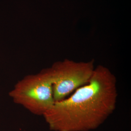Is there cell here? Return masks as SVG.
<instances>
[{
	"instance_id": "obj_1",
	"label": "cell",
	"mask_w": 131,
	"mask_h": 131,
	"mask_svg": "<svg viewBox=\"0 0 131 131\" xmlns=\"http://www.w3.org/2000/svg\"><path fill=\"white\" fill-rule=\"evenodd\" d=\"M117 83L115 75L106 67H96L88 84L55 103L43 115L50 129L89 131L98 128L116 109Z\"/></svg>"
},
{
	"instance_id": "obj_2",
	"label": "cell",
	"mask_w": 131,
	"mask_h": 131,
	"mask_svg": "<svg viewBox=\"0 0 131 131\" xmlns=\"http://www.w3.org/2000/svg\"><path fill=\"white\" fill-rule=\"evenodd\" d=\"M9 94L15 103L34 115L43 116L55 103L50 68L26 75L15 84Z\"/></svg>"
},
{
	"instance_id": "obj_3",
	"label": "cell",
	"mask_w": 131,
	"mask_h": 131,
	"mask_svg": "<svg viewBox=\"0 0 131 131\" xmlns=\"http://www.w3.org/2000/svg\"><path fill=\"white\" fill-rule=\"evenodd\" d=\"M94 60L75 62L68 59L54 62L50 68L55 103L62 101L89 83L95 70Z\"/></svg>"
}]
</instances>
